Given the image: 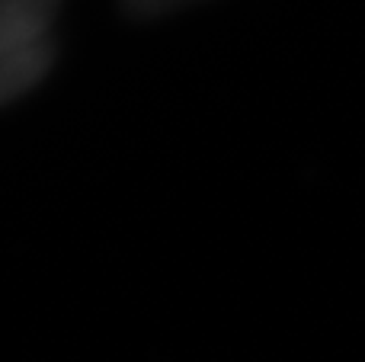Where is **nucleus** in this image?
Segmentation results:
<instances>
[{
    "label": "nucleus",
    "mask_w": 365,
    "mask_h": 362,
    "mask_svg": "<svg viewBox=\"0 0 365 362\" xmlns=\"http://www.w3.org/2000/svg\"><path fill=\"white\" fill-rule=\"evenodd\" d=\"M58 10L61 0H0V106L48 77Z\"/></svg>",
    "instance_id": "f257e3e1"
},
{
    "label": "nucleus",
    "mask_w": 365,
    "mask_h": 362,
    "mask_svg": "<svg viewBox=\"0 0 365 362\" xmlns=\"http://www.w3.org/2000/svg\"><path fill=\"white\" fill-rule=\"evenodd\" d=\"M192 4H202V0H122V10L132 19H158L167 16V13L186 10Z\"/></svg>",
    "instance_id": "f03ea898"
}]
</instances>
